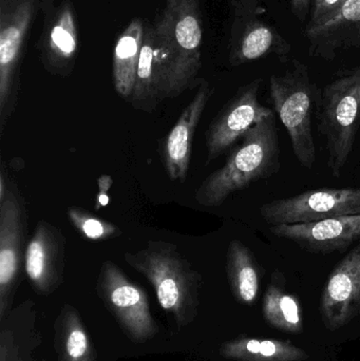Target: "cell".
I'll return each mask as SVG.
<instances>
[{"label": "cell", "mask_w": 360, "mask_h": 361, "mask_svg": "<svg viewBox=\"0 0 360 361\" xmlns=\"http://www.w3.org/2000/svg\"><path fill=\"white\" fill-rule=\"evenodd\" d=\"M154 25H146L135 90L130 99L133 108L145 112L154 111L163 101L158 72L154 66Z\"/></svg>", "instance_id": "obj_24"}, {"label": "cell", "mask_w": 360, "mask_h": 361, "mask_svg": "<svg viewBox=\"0 0 360 361\" xmlns=\"http://www.w3.org/2000/svg\"><path fill=\"white\" fill-rule=\"evenodd\" d=\"M316 118L328 167L333 177L340 178L360 128V65L340 72L325 85L316 102Z\"/></svg>", "instance_id": "obj_4"}, {"label": "cell", "mask_w": 360, "mask_h": 361, "mask_svg": "<svg viewBox=\"0 0 360 361\" xmlns=\"http://www.w3.org/2000/svg\"><path fill=\"white\" fill-rule=\"evenodd\" d=\"M44 30L39 47L42 61L46 71L58 76H69L75 65L78 49L77 23L70 0L54 6V0H44Z\"/></svg>", "instance_id": "obj_12"}, {"label": "cell", "mask_w": 360, "mask_h": 361, "mask_svg": "<svg viewBox=\"0 0 360 361\" xmlns=\"http://www.w3.org/2000/svg\"><path fill=\"white\" fill-rule=\"evenodd\" d=\"M110 195L108 192H104V191H99L97 195V199H95V210H99L101 208L106 207L109 205L110 203Z\"/></svg>", "instance_id": "obj_29"}, {"label": "cell", "mask_w": 360, "mask_h": 361, "mask_svg": "<svg viewBox=\"0 0 360 361\" xmlns=\"http://www.w3.org/2000/svg\"><path fill=\"white\" fill-rule=\"evenodd\" d=\"M66 238L63 231L39 221L25 247V269L32 288L42 296L53 294L63 281Z\"/></svg>", "instance_id": "obj_14"}, {"label": "cell", "mask_w": 360, "mask_h": 361, "mask_svg": "<svg viewBox=\"0 0 360 361\" xmlns=\"http://www.w3.org/2000/svg\"><path fill=\"white\" fill-rule=\"evenodd\" d=\"M260 78L244 85L222 108L206 131V165L232 148L256 124L274 114L259 101Z\"/></svg>", "instance_id": "obj_11"}, {"label": "cell", "mask_w": 360, "mask_h": 361, "mask_svg": "<svg viewBox=\"0 0 360 361\" xmlns=\"http://www.w3.org/2000/svg\"><path fill=\"white\" fill-rule=\"evenodd\" d=\"M11 184L8 182V176L6 175V169L4 165L0 169V203L4 201L6 195H8V190H10Z\"/></svg>", "instance_id": "obj_28"}, {"label": "cell", "mask_w": 360, "mask_h": 361, "mask_svg": "<svg viewBox=\"0 0 360 361\" xmlns=\"http://www.w3.org/2000/svg\"><path fill=\"white\" fill-rule=\"evenodd\" d=\"M270 99L289 135L294 156L302 167L312 169L316 163L312 124L317 99L309 68L295 61L283 73L273 74Z\"/></svg>", "instance_id": "obj_5"}, {"label": "cell", "mask_w": 360, "mask_h": 361, "mask_svg": "<svg viewBox=\"0 0 360 361\" xmlns=\"http://www.w3.org/2000/svg\"><path fill=\"white\" fill-rule=\"evenodd\" d=\"M68 216L78 233L89 241H106L122 233L113 223L99 218L82 208H70Z\"/></svg>", "instance_id": "obj_25"}, {"label": "cell", "mask_w": 360, "mask_h": 361, "mask_svg": "<svg viewBox=\"0 0 360 361\" xmlns=\"http://www.w3.org/2000/svg\"><path fill=\"white\" fill-rule=\"evenodd\" d=\"M263 314L266 322L277 330L287 333L302 331L299 302L285 290V277L280 271L273 273L263 296Z\"/></svg>", "instance_id": "obj_23"}, {"label": "cell", "mask_w": 360, "mask_h": 361, "mask_svg": "<svg viewBox=\"0 0 360 361\" xmlns=\"http://www.w3.org/2000/svg\"><path fill=\"white\" fill-rule=\"evenodd\" d=\"M27 207L15 183L0 203V322L13 309L25 256Z\"/></svg>", "instance_id": "obj_10"}, {"label": "cell", "mask_w": 360, "mask_h": 361, "mask_svg": "<svg viewBox=\"0 0 360 361\" xmlns=\"http://www.w3.org/2000/svg\"><path fill=\"white\" fill-rule=\"evenodd\" d=\"M124 260L154 286L159 305L170 314L178 329L194 322L203 278L175 244L150 240L142 250L125 252Z\"/></svg>", "instance_id": "obj_3"}, {"label": "cell", "mask_w": 360, "mask_h": 361, "mask_svg": "<svg viewBox=\"0 0 360 361\" xmlns=\"http://www.w3.org/2000/svg\"><path fill=\"white\" fill-rule=\"evenodd\" d=\"M112 178L109 175H103L97 180V186H99V191H104V192H108L111 188Z\"/></svg>", "instance_id": "obj_30"}, {"label": "cell", "mask_w": 360, "mask_h": 361, "mask_svg": "<svg viewBox=\"0 0 360 361\" xmlns=\"http://www.w3.org/2000/svg\"><path fill=\"white\" fill-rule=\"evenodd\" d=\"M259 212L270 225L360 214V187L310 189L293 197L264 203Z\"/></svg>", "instance_id": "obj_9"}, {"label": "cell", "mask_w": 360, "mask_h": 361, "mask_svg": "<svg viewBox=\"0 0 360 361\" xmlns=\"http://www.w3.org/2000/svg\"><path fill=\"white\" fill-rule=\"evenodd\" d=\"M272 235L314 254L342 252L360 242V214L270 225Z\"/></svg>", "instance_id": "obj_13"}, {"label": "cell", "mask_w": 360, "mask_h": 361, "mask_svg": "<svg viewBox=\"0 0 360 361\" xmlns=\"http://www.w3.org/2000/svg\"><path fill=\"white\" fill-rule=\"evenodd\" d=\"M220 354L228 360L238 361H302L309 357L304 350L285 341L247 337L223 343Z\"/></svg>", "instance_id": "obj_22"}, {"label": "cell", "mask_w": 360, "mask_h": 361, "mask_svg": "<svg viewBox=\"0 0 360 361\" xmlns=\"http://www.w3.org/2000/svg\"><path fill=\"white\" fill-rule=\"evenodd\" d=\"M226 273L235 298L242 305H253L259 293V267L251 248L239 240L228 245Z\"/></svg>", "instance_id": "obj_21"}, {"label": "cell", "mask_w": 360, "mask_h": 361, "mask_svg": "<svg viewBox=\"0 0 360 361\" xmlns=\"http://www.w3.org/2000/svg\"><path fill=\"white\" fill-rule=\"evenodd\" d=\"M42 361H46V360H42Z\"/></svg>", "instance_id": "obj_31"}, {"label": "cell", "mask_w": 360, "mask_h": 361, "mask_svg": "<svg viewBox=\"0 0 360 361\" xmlns=\"http://www.w3.org/2000/svg\"><path fill=\"white\" fill-rule=\"evenodd\" d=\"M291 8L299 20H306L311 10V0H290Z\"/></svg>", "instance_id": "obj_27"}, {"label": "cell", "mask_w": 360, "mask_h": 361, "mask_svg": "<svg viewBox=\"0 0 360 361\" xmlns=\"http://www.w3.org/2000/svg\"><path fill=\"white\" fill-rule=\"evenodd\" d=\"M230 37V65L234 67L275 55L287 61L292 47L278 30L266 23L259 0H235Z\"/></svg>", "instance_id": "obj_8"}, {"label": "cell", "mask_w": 360, "mask_h": 361, "mask_svg": "<svg viewBox=\"0 0 360 361\" xmlns=\"http://www.w3.org/2000/svg\"><path fill=\"white\" fill-rule=\"evenodd\" d=\"M39 0H0V137L16 109L20 63Z\"/></svg>", "instance_id": "obj_6"}, {"label": "cell", "mask_w": 360, "mask_h": 361, "mask_svg": "<svg viewBox=\"0 0 360 361\" xmlns=\"http://www.w3.org/2000/svg\"><path fill=\"white\" fill-rule=\"evenodd\" d=\"M304 35L312 56L331 61L340 51L360 48V0H346L336 14L312 27Z\"/></svg>", "instance_id": "obj_17"}, {"label": "cell", "mask_w": 360, "mask_h": 361, "mask_svg": "<svg viewBox=\"0 0 360 361\" xmlns=\"http://www.w3.org/2000/svg\"><path fill=\"white\" fill-rule=\"evenodd\" d=\"M321 309L330 331L342 328L360 313V242L329 276Z\"/></svg>", "instance_id": "obj_15"}, {"label": "cell", "mask_w": 360, "mask_h": 361, "mask_svg": "<svg viewBox=\"0 0 360 361\" xmlns=\"http://www.w3.org/2000/svg\"><path fill=\"white\" fill-rule=\"evenodd\" d=\"M213 92L209 82L200 80L194 99L182 111L175 126L163 142V162L167 175L173 180L184 182L187 178L194 135Z\"/></svg>", "instance_id": "obj_16"}, {"label": "cell", "mask_w": 360, "mask_h": 361, "mask_svg": "<svg viewBox=\"0 0 360 361\" xmlns=\"http://www.w3.org/2000/svg\"><path fill=\"white\" fill-rule=\"evenodd\" d=\"M346 0H311L310 21L306 27L318 25L340 11Z\"/></svg>", "instance_id": "obj_26"}, {"label": "cell", "mask_w": 360, "mask_h": 361, "mask_svg": "<svg viewBox=\"0 0 360 361\" xmlns=\"http://www.w3.org/2000/svg\"><path fill=\"white\" fill-rule=\"evenodd\" d=\"M145 27L141 18H133L120 34L114 48L112 63L114 88L127 101H130L135 90Z\"/></svg>", "instance_id": "obj_20"}, {"label": "cell", "mask_w": 360, "mask_h": 361, "mask_svg": "<svg viewBox=\"0 0 360 361\" xmlns=\"http://www.w3.org/2000/svg\"><path fill=\"white\" fill-rule=\"evenodd\" d=\"M40 343L37 310L33 300L13 307L0 322V361H33Z\"/></svg>", "instance_id": "obj_18"}, {"label": "cell", "mask_w": 360, "mask_h": 361, "mask_svg": "<svg viewBox=\"0 0 360 361\" xmlns=\"http://www.w3.org/2000/svg\"><path fill=\"white\" fill-rule=\"evenodd\" d=\"M97 292L123 332L135 343H145L159 333L147 293L129 280L113 261L101 264Z\"/></svg>", "instance_id": "obj_7"}, {"label": "cell", "mask_w": 360, "mask_h": 361, "mask_svg": "<svg viewBox=\"0 0 360 361\" xmlns=\"http://www.w3.org/2000/svg\"><path fill=\"white\" fill-rule=\"evenodd\" d=\"M54 348L57 361H97L94 343L77 310L65 303L55 319Z\"/></svg>", "instance_id": "obj_19"}, {"label": "cell", "mask_w": 360, "mask_h": 361, "mask_svg": "<svg viewBox=\"0 0 360 361\" xmlns=\"http://www.w3.org/2000/svg\"><path fill=\"white\" fill-rule=\"evenodd\" d=\"M240 141L223 166L201 183L194 193L199 205L218 207L234 193L278 173L280 148L275 112L249 129Z\"/></svg>", "instance_id": "obj_2"}, {"label": "cell", "mask_w": 360, "mask_h": 361, "mask_svg": "<svg viewBox=\"0 0 360 361\" xmlns=\"http://www.w3.org/2000/svg\"><path fill=\"white\" fill-rule=\"evenodd\" d=\"M154 66L162 99L192 88L200 71L203 44L199 0H166L154 23Z\"/></svg>", "instance_id": "obj_1"}]
</instances>
